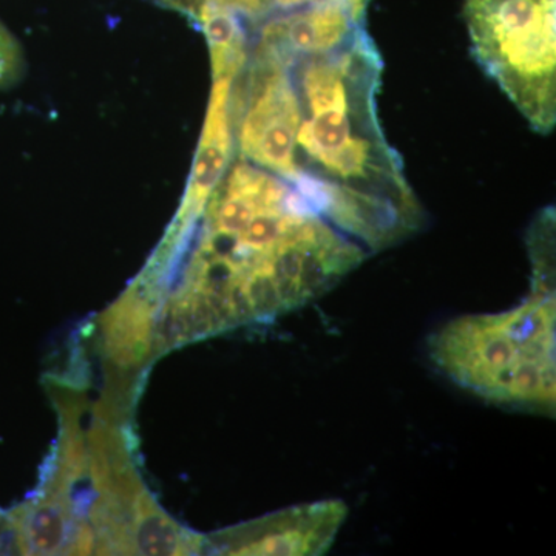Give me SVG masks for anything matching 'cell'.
<instances>
[{
	"mask_svg": "<svg viewBox=\"0 0 556 556\" xmlns=\"http://www.w3.org/2000/svg\"><path fill=\"white\" fill-rule=\"evenodd\" d=\"M383 62L364 25L306 53L255 49L230 97L249 163L285 179L317 214L368 251L416 232L424 212L379 121Z\"/></svg>",
	"mask_w": 556,
	"mask_h": 556,
	"instance_id": "6da1fadb",
	"label": "cell"
},
{
	"mask_svg": "<svg viewBox=\"0 0 556 556\" xmlns=\"http://www.w3.org/2000/svg\"><path fill=\"white\" fill-rule=\"evenodd\" d=\"M7 543V519L5 515L0 511V554L5 551Z\"/></svg>",
	"mask_w": 556,
	"mask_h": 556,
	"instance_id": "9a60e30c",
	"label": "cell"
},
{
	"mask_svg": "<svg viewBox=\"0 0 556 556\" xmlns=\"http://www.w3.org/2000/svg\"><path fill=\"white\" fill-rule=\"evenodd\" d=\"M478 64L530 126L556 124V0H466Z\"/></svg>",
	"mask_w": 556,
	"mask_h": 556,
	"instance_id": "3957f363",
	"label": "cell"
},
{
	"mask_svg": "<svg viewBox=\"0 0 556 556\" xmlns=\"http://www.w3.org/2000/svg\"><path fill=\"white\" fill-rule=\"evenodd\" d=\"M555 294L501 314L457 317L430 340L431 361L490 404L554 415Z\"/></svg>",
	"mask_w": 556,
	"mask_h": 556,
	"instance_id": "7a4b0ae2",
	"label": "cell"
},
{
	"mask_svg": "<svg viewBox=\"0 0 556 556\" xmlns=\"http://www.w3.org/2000/svg\"><path fill=\"white\" fill-rule=\"evenodd\" d=\"M554 215L538 219L530 236L533 258V291L535 294H555Z\"/></svg>",
	"mask_w": 556,
	"mask_h": 556,
	"instance_id": "30bf717a",
	"label": "cell"
},
{
	"mask_svg": "<svg viewBox=\"0 0 556 556\" xmlns=\"http://www.w3.org/2000/svg\"><path fill=\"white\" fill-rule=\"evenodd\" d=\"M309 2H313V0H274V7L281 10H292Z\"/></svg>",
	"mask_w": 556,
	"mask_h": 556,
	"instance_id": "5bb4252c",
	"label": "cell"
},
{
	"mask_svg": "<svg viewBox=\"0 0 556 556\" xmlns=\"http://www.w3.org/2000/svg\"><path fill=\"white\" fill-rule=\"evenodd\" d=\"M131 541L135 555H193L206 548L207 540L182 529L144 490L135 506Z\"/></svg>",
	"mask_w": 556,
	"mask_h": 556,
	"instance_id": "ba28073f",
	"label": "cell"
},
{
	"mask_svg": "<svg viewBox=\"0 0 556 556\" xmlns=\"http://www.w3.org/2000/svg\"><path fill=\"white\" fill-rule=\"evenodd\" d=\"M185 342H189L188 329L174 298L164 305L159 320L153 324V354L166 353Z\"/></svg>",
	"mask_w": 556,
	"mask_h": 556,
	"instance_id": "8fae6325",
	"label": "cell"
},
{
	"mask_svg": "<svg viewBox=\"0 0 556 556\" xmlns=\"http://www.w3.org/2000/svg\"><path fill=\"white\" fill-rule=\"evenodd\" d=\"M346 518L343 501H317L223 530L207 543L223 555H324Z\"/></svg>",
	"mask_w": 556,
	"mask_h": 556,
	"instance_id": "277c9868",
	"label": "cell"
},
{
	"mask_svg": "<svg viewBox=\"0 0 556 556\" xmlns=\"http://www.w3.org/2000/svg\"><path fill=\"white\" fill-rule=\"evenodd\" d=\"M232 79H215L208 102L206 123L201 135L199 152L193 161L188 193L179 208L175 228L170 230L166 243L177 244L188 232V228L203 214L208 199L218 188L228 172L232 155L233 135L230 116V93Z\"/></svg>",
	"mask_w": 556,
	"mask_h": 556,
	"instance_id": "5b68a950",
	"label": "cell"
},
{
	"mask_svg": "<svg viewBox=\"0 0 556 556\" xmlns=\"http://www.w3.org/2000/svg\"><path fill=\"white\" fill-rule=\"evenodd\" d=\"M20 68V51L9 33L0 27V87L11 83Z\"/></svg>",
	"mask_w": 556,
	"mask_h": 556,
	"instance_id": "7c38bea8",
	"label": "cell"
},
{
	"mask_svg": "<svg viewBox=\"0 0 556 556\" xmlns=\"http://www.w3.org/2000/svg\"><path fill=\"white\" fill-rule=\"evenodd\" d=\"M338 2L345 7L354 22L364 24L365 11H367L369 0H338Z\"/></svg>",
	"mask_w": 556,
	"mask_h": 556,
	"instance_id": "4fadbf2b",
	"label": "cell"
},
{
	"mask_svg": "<svg viewBox=\"0 0 556 556\" xmlns=\"http://www.w3.org/2000/svg\"><path fill=\"white\" fill-rule=\"evenodd\" d=\"M152 291L137 281L101 317L102 340L113 367L138 368L153 354Z\"/></svg>",
	"mask_w": 556,
	"mask_h": 556,
	"instance_id": "52a82bcc",
	"label": "cell"
},
{
	"mask_svg": "<svg viewBox=\"0 0 556 556\" xmlns=\"http://www.w3.org/2000/svg\"><path fill=\"white\" fill-rule=\"evenodd\" d=\"M5 518L17 554H68L76 530L68 496L43 490L42 495L21 504Z\"/></svg>",
	"mask_w": 556,
	"mask_h": 556,
	"instance_id": "8992f818",
	"label": "cell"
},
{
	"mask_svg": "<svg viewBox=\"0 0 556 556\" xmlns=\"http://www.w3.org/2000/svg\"><path fill=\"white\" fill-rule=\"evenodd\" d=\"M197 21L211 49L214 80L236 79L248 60L247 35L239 13L223 3L207 0L200 7Z\"/></svg>",
	"mask_w": 556,
	"mask_h": 556,
	"instance_id": "9c48e42d",
	"label": "cell"
}]
</instances>
